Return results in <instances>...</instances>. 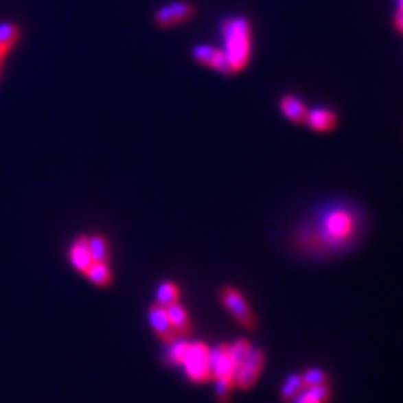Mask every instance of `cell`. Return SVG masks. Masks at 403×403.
<instances>
[{"instance_id": "6da1fadb", "label": "cell", "mask_w": 403, "mask_h": 403, "mask_svg": "<svg viewBox=\"0 0 403 403\" xmlns=\"http://www.w3.org/2000/svg\"><path fill=\"white\" fill-rule=\"evenodd\" d=\"M357 233V213L344 204H332L317 213L299 233L306 251L340 252Z\"/></svg>"}, {"instance_id": "7a4b0ae2", "label": "cell", "mask_w": 403, "mask_h": 403, "mask_svg": "<svg viewBox=\"0 0 403 403\" xmlns=\"http://www.w3.org/2000/svg\"><path fill=\"white\" fill-rule=\"evenodd\" d=\"M224 53L233 71H239L249 64L251 58V23L245 17H230L222 27Z\"/></svg>"}, {"instance_id": "3957f363", "label": "cell", "mask_w": 403, "mask_h": 403, "mask_svg": "<svg viewBox=\"0 0 403 403\" xmlns=\"http://www.w3.org/2000/svg\"><path fill=\"white\" fill-rule=\"evenodd\" d=\"M233 373H235V362L231 357L230 345H217L215 349H211V377L215 379L217 398L220 403H226L230 398Z\"/></svg>"}, {"instance_id": "277c9868", "label": "cell", "mask_w": 403, "mask_h": 403, "mask_svg": "<svg viewBox=\"0 0 403 403\" xmlns=\"http://www.w3.org/2000/svg\"><path fill=\"white\" fill-rule=\"evenodd\" d=\"M185 376L194 383H205L211 379V349L202 342L187 344V351L181 360Z\"/></svg>"}, {"instance_id": "5b68a950", "label": "cell", "mask_w": 403, "mask_h": 403, "mask_svg": "<svg viewBox=\"0 0 403 403\" xmlns=\"http://www.w3.org/2000/svg\"><path fill=\"white\" fill-rule=\"evenodd\" d=\"M265 355L264 351L254 349L251 347V351L246 353V357L241 360V362L235 366V373H233V383L238 384L239 389H251L252 384L256 383V379L262 373V368H264Z\"/></svg>"}, {"instance_id": "8992f818", "label": "cell", "mask_w": 403, "mask_h": 403, "mask_svg": "<svg viewBox=\"0 0 403 403\" xmlns=\"http://www.w3.org/2000/svg\"><path fill=\"white\" fill-rule=\"evenodd\" d=\"M194 6L191 2H185V0H174L170 4H165L163 8H159L155 15H153V21L159 28H172L176 25H181L185 21L192 19L194 15Z\"/></svg>"}, {"instance_id": "52a82bcc", "label": "cell", "mask_w": 403, "mask_h": 403, "mask_svg": "<svg viewBox=\"0 0 403 403\" xmlns=\"http://www.w3.org/2000/svg\"><path fill=\"white\" fill-rule=\"evenodd\" d=\"M220 297H222V303H224L226 308L233 314V317H235L243 327L252 329V327L256 325L254 314H252L251 308H249L245 297H243L238 290H233V288H224V290L220 291Z\"/></svg>"}, {"instance_id": "ba28073f", "label": "cell", "mask_w": 403, "mask_h": 403, "mask_svg": "<svg viewBox=\"0 0 403 403\" xmlns=\"http://www.w3.org/2000/svg\"><path fill=\"white\" fill-rule=\"evenodd\" d=\"M192 56L198 60L200 64H205V66L213 67V69L224 73V75L233 73L230 60H228V56H226L224 53V49L220 51V49H215V47L211 45H198L192 49Z\"/></svg>"}, {"instance_id": "9c48e42d", "label": "cell", "mask_w": 403, "mask_h": 403, "mask_svg": "<svg viewBox=\"0 0 403 403\" xmlns=\"http://www.w3.org/2000/svg\"><path fill=\"white\" fill-rule=\"evenodd\" d=\"M150 323H152L153 331L157 332L159 336L163 338L165 342H168V344L178 336L172 329V325H170V319H168V314H166V306H163V304L157 303L150 308Z\"/></svg>"}, {"instance_id": "30bf717a", "label": "cell", "mask_w": 403, "mask_h": 403, "mask_svg": "<svg viewBox=\"0 0 403 403\" xmlns=\"http://www.w3.org/2000/svg\"><path fill=\"white\" fill-rule=\"evenodd\" d=\"M304 122H306L314 131H331L332 127L336 126V114L332 113L331 108L316 106V108H312V111H306V118H304Z\"/></svg>"}, {"instance_id": "8fae6325", "label": "cell", "mask_w": 403, "mask_h": 403, "mask_svg": "<svg viewBox=\"0 0 403 403\" xmlns=\"http://www.w3.org/2000/svg\"><path fill=\"white\" fill-rule=\"evenodd\" d=\"M69 262L77 271L84 273L92 264L90 249H88V238H79L69 246Z\"/></svg>"}, {"instance_id": "7c38bea8", "label": "cell", "mask_w": 403, "mask_h": 403, "mask_svg": "<svg viewBox=\"0 0 403 403\" xmlns=\"http://www.w3.org/2000/svg\"><path fill=\"white\" fill-rule=\"evenodd\" d=\"M166 314H168V319H170V325H172L176 334H187V332L191 331V321H189L187 310L181 304H168L166 306Z\"/></svg>"}, {"instance_id": "4fadbf2b", "label": "cell", "mask_w": 403, "mask_h": 403, "mask_svg": "<svg viewBox=\"0 0 403 403\" xmlns=\"http://www.w3.org/2000/svg\"><path fill=\"white\" fill-rule=\"evenodd\" d=\"M280 111L284 114L286 118L291 119V122H304L306 118V106L299 97L295 95H284L282 100H280Z\"/></svg>"}, {"instance_id": "5bb4252c", "label": "cell", "mask_w": 403, "mask_h": 403, "mask_svg": "<svg viewBox=\"0 0 403 403\" xmlns=\"http://www.w3.org/2000/svg\"><path fill=\"white\" fill-rule=\"evenodd\" d=\"M331 398V390L327 384H316V387H308L299 392L297 396L293 398V403H327Z\"/></svg>"}, {"instance_id": "9a60e30c", "label": "cell", "mask_w": 403, "mask_h": 403, "mask_svg": "<svg viewBox=\"0 0 403 403\" xmlns=\"http://www.w3.org/2000/svg\"><path fill=\"white\" fill-rule=\"evenodd\" d=\"M19 40V27L14 23H2L0 25V58L4 60L8 51Z\"/></svg>"}, {"instance_id": "2e32d148", "label": "cell", "mask_w": 403, "mask_h": 403, "mask_svg": "<svg viewBox=\"0 0 403 403\" xmlns=\"http://www.w3.org/2000/svg\"><path fill=\"white\" fill-rule=\"evenodd\" d=\"M84 275L88 280H92L95 286H108L111 284V269L106 262H92Z\"/></svg>"}, {"instance_id": "e0dca14e", "label": "cell", "mask_w": 403, "mask_h": 403, "mask_svg": "<svg viewBox=\"0 0 403 403\" xmlns=\"http://www.w3.org/2000/svg\"><path fill=\"white\" fill-rule=\"evenodd\" d=\"M88 249H90L92 262H106V258H108V243L103 235L88 238Z\"/></svg>"}, {"instance_id": "ac0fdd59", "label": "cell", "mask_w": 403, "mask_h": 403, "mask_svg": "<svg viewBox=\"0 0 403 403\" xmlns=\"http://www.w3.org/2000/svg\"><path fill=\"white\" fill-rule=\"evenodd\" d=\"M178 295H179L178 286L174 284V282H163V284L159 286V290H157V303L163 304V306L178 303Z\"/></svg>"}, {"instance_id": "d6986e66", "label": "cell", "mask_w": 403, "mask_h": 403, "mask_svg": "<svg viewBox=\"0 0 403 403\" xmlns=\"http://www.w3.org/2000/svg\"><path fill=\"white\" fill-rule=\"evenodd\" d=\"M187 344L189 342H185V340H172L170 345H168V349H166V360L170 364L179 366L181 360H183V355H185Z\"/></svg>"}, {"instance_id": "ffe728a7", "label": "cell", "mask_w": 403, "mask_h": 403, "mask_svg": "<svg viewBox=\"0 0 403 403\" xmlns=\"http://www.w3.org/2000/svg\"><path fill=\"white\" fill-rule=\"evenodd\" d=\"M301 390H303V379H301L297 373H291V376L286 379L284 387H282V398L290 402V400H293V398L297 396Z\"/></svg>"}, {"instance_id": "44dd1931", "label": "cell", "mask_w": 403, "mask_h": 403, "mask_svg": "<svg viewBox=\"0 0 403 403\" xmlns=\"http://www.w3.org/2000/svg\"><path fill=\"white\" fill-rule=\"evenodd\" d=\"M301 379H303V387H306V389L308 387H316V384H327V376L321 370H317V368L308 370Z\"/></svg>"}, {"instance_id": "7402d4cb", "label": "cell", "mask_w": 403, "mask_h": 403, "mask_svg": "<svg viewBox=\"0 0 403 403\" xmlns=\"http://www.w3.org/2000/svg\"><path fill=\"white\" fill-rule=\"evenodd\" d=\"M394 27H396L398 32L403 34V12L402 10H398L396 17H394Z\"/></svg>"}, {"instance_id": "603a6c76", "label": "cell", "mask_w": 403, "mask_h": 403, "mask_svg": "<svg viewBox=\"0 0 403 403\" xmlns=\"http://www.w3.org/2000/svg\"><path fill=\"white\" fill-rule=\"evenodd\" d=\"M398 6H403V0H398Z\"/></svg>"}, {"instance_id": "cb8c5ba5", "label": "cell", "mask_w": 403, "mask_h": 403, "mask_svg": "<svg viewBox=\"0 0 403 403\" xmlns=\"http://www.w3.org/2000/svg\"><path fill=\"white\" fill-rule=\"evenodd\" d=\"M398 10H402V12H403V6H398Z\"/></svg>"}, {"instance_id": "d4e9b609", "label": "cell", "mask_w": 403, "mask_h": 403, "mask_svg": "<svg viewBox=\"0 0 403 403\" xmlns=\"http://www.w3.org/2000/svg\"><path fill=\"white\" fill-rule=\"evenodd\" d=\"M0 66H2V58H0Z\"/></svg>"}]
</instances>
